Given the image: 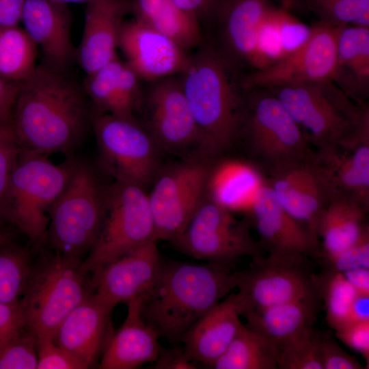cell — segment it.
<instances>
[{
	"instance_id": "obj_32",
	"label": "cell",
	"mask_w": 369,
	"mask_h": 369,
	"mask_svg": "<svg viewBox=\"0 0 369 369\" xmlns=\"http://www.w3.org/2000/svg\"><path fill=\"white\" fill-rule=\"evenodd\" d=\"M277 346L245 324L224 353L208 368L278 369Z\"/></svg>"
},
{
	"instance_id": "obj_3",
	"label": "cell",
	"mask_w": 369,
	"mask_h": 369,
	"mask_svg": "<svg viewBox=\"0 0 369 369\" xmlns=\"http://www.w3.org/2000/svg\"><path fill=\"white\" fill-rule=\"evenodd\" d=\"M228 66L216 48L201 47L190 59L180 79L202 139V156L213 161L237 144L243 96L234 86Z\"/></svg>"
},
{
	"instance_id": "obj_49",
	"label": "cell",
	"mask_w": 369,
	"mask_h": 369,
	"mask_svg": "<svg viewBox=\"0 0 369 369\" xmlns=\"http://www.w3.org/2000/svg\"><path fill=\"white\" fill-rule=\"evenodd\" d=\"M155 368L159 369H194L195 366L183 352L181 345L162 348L155 360Z\"/></svg>"
},
{
	"instance_id": "obj_13",
	"label": "cell",
	"mask_w": 369,
	"mask_h": 369,
	"mask_svg": "<svg viewBox=\"0 0 369 369\" xmlns=\"http://www.w3.org/2000/svg\"><path fill=\"white\" fill-rule=\"evenodd\" d=\"M212 161L191 157L160 168L148 194L157 241L172 243L184 231L206 195Z\"/></svg>"
},
{
	"instance_id": "obj_17",
	"label": "cell",
	"mask_w": 369,
	"mask_h": 369,
	"mask_svg": "<svg viewBox=\"0 0 369 369\" xmlns=\"http://www.w3.org/2000/svg\"><path fill=\"white\" fill-rule=\"evenodd\" d=\"M118 48L124 62L148 82L181 74L191 55L173 40L135 18L123 23Z\"/></svg>"
},
{
	"instance_id": "obj_46",
	"label": "cell",
	"mask_w": 369,
	"mask_h": 369,
	"mask_svg": "<svg viewBox=\"0 0 369 369\" xmlns=\"http://www.w3.org/2000/svg\"><path fill=\"white\" fill-rule=\"evenodd\" d=\"M336 338L358 352L369 366V320H351L335 330Z\"/></svg>"
},
{
	"instance_id": "obj_11",
	"label": "cell",
	"mask_w": 369,
	"mask_h": 369,
	"mask_svg": "<svg viewBox=\"0 0 369 369\" xmlns=\"http://www.w3.org/2000/svg\"><path fill=\"white\" fill-rule=\"evenodd\" d=\"M91 126L102 165L115 181L143 187L153 181L161 150L141 122L94 109Z\"/></svg>"
},
{
	"instance_id": "obj_45",
	"label": "cell",
	"mask_w": 369,
	"mask_h": 369,
	"mask_svg": "<svg viewBox=\"0 0 369 369\" xmlns=\"http://www.w3.org/2000/svg\"><path fill=\"white\" fill-rule=\"evenodd\" d=\"M319 352L323 369H363L357 359L346 352L327 332L322 331Z\"/></svg>"
},
{
	"instance_id": "obj_25",
	"label": "cell",
	"mask_w": 369,
	"mask_h": 369,
	"mask_svg": "<svg viewBox=\"0 0 369 369\" xmlns=\"http://www.w3.org/2000/svg\"><path fill=\"white\" fill-rule=\"evenodd\" d=\"M20 22L26 33L41 48L44 62L67 69L74 51L66 4L51 0H25Z\"/></svg>"
},
{
	"instance_id": "obj_31",
	"label": "cell",
	"mask_w": 369,
	"mask_h": 369,
	"mask_svg": "<svg viewBox=\"0 0 369 369\" xmlns=\"http://www.w3.org/2000/svg\"><path fill=\"white\" fill-rule=\"evenodd\" d=\"M133 18L173 40L189 51L200 45V21L172 0H131Z\"/></svg>"
},
{
	"instance_id": "obj_22",
	"label": "cell",
	"mask_w": 369,
	"mask_h": 369,
	"mask_svg": "<svg viewBox=\"0 0 369 369\" xmlns=\"http://www.w3.org/2000/svg\"><path fill=\"white\" fill-rule=\"evenodd\" d=\"M86 4L77 57L87 74L117 56L118 38L124 16L130 11V1L90 0Z\"/></svg>"
},
{
	"instance_id": "obj_4",
	"label": "cell",
	"mask_w": 369,
	"mask_h": 369,
	"mask_svg": "<svg viewBox=\"0 0 369 369\" xmlns=\"http://www.w3.org/2000/svg\"><path fill=\"white\" fill-rule=\"evenodd\" d=\"M265 89L279 100L314 149L351 140L369 128L368 102L356 103L331 80Z\"/></svg>"
},
{
	"instance_id": "obj_44",
	"label": "cell",
	"mask_w": 369,
	"mask_h": 369,
	"mask_svg": "<svg viewBox=\"0 0 369 369\" xmlns=\"http://www.w3.org/2000/svg\"><path fill=\"white\" fill-rule=\"evenodd\" d=\"M21 152L10 124L0 126V213H2L12 172Z\"/></svg>"
},
{
	"instance_id": "obj_15",
	"label": "cell",
	"mask_w": 369,
	"mask_h": 369,
	"mask_svg": "<svg viewBox=\"0 0 369 369\" xmlns=\"http://www.w3.org/2000/svg\"><path fill=\"white\" fill-rule=\"evenodd\" d=\"M340 27L318 21L302 47L273 66L246 75L243 87L246 90L331 80Z\"/></svg>"
},
{
	"instance_id": "obj_36",
	"label": "cell",
	"mask_w": 369,
	"mask_h": 369,
	"mask_svg": "<svg viewBox=\"0 0 369 369\" xmlns=\"http://www.w3.org/2000/svg\"><path fill=\"white\" fill-rule=\"evenodd\" d=\"M321 331L314 326L277 345L278 369H323L319 352Z\"/></svg>"
},
{
	"instance_id": "obj_56",
	"label": "cell",
	"mask_w": 369,
	"mask_h": 369,
	"mask_svg": "<svg viewBox=\"0 0 369 369\" xmlns=\"http://www.w3.org/2000/svg\"><path fill=\"white\" fill-rule=\"evenodd\" d=\"M280 1H285L286 0H280Z\"/></svg>"
},
{
	"instance_id": "obj_47",
	"label": "cell",
	"mask_w": 369,
	"mask_h": 369,
	"mask_svg": "<svg viewBox=\"0 0 369 369\" xmlns=\"http://www.w3.org/2000/svg\"><path fill=\"white\" fill-rule=\"evenodd\" d=\"M24 328L19 302L16 304L0 303V343Z\"/></svg>"
},
{
	"instance_id": "obj_43",
	"label": "cell",
	"mask_w": 369,
	"mask_h": 369,
	"mask_svg": "<svg viewBox=\"0 0 369 369\" xmlns=\"http://www.w3.org/2000/svg\"><path fill=\"white\" fill-rule=\"evenodd\" d=\"M36 369H85L88 367L54 339L36 340Z\"/></svg>"
},
{
	"instance_id": "obj_26",
	"label": "cell",
	"mask_w": 369,
	"mask_h": 369,
	"mask_svg": "<svg viewBox=\"0 0 369 369\" xmlns=\"http://www.w3.org/2000/svg\"><path fill=\"white\" fill-rule=\"evenodd\" d=\"M234 292L202 316L184 333L180 345L193 362L210 366L226 350L243 326Z\"/></svg>"
},
{
	"instance_id": "obj_51",
	"label": "cell",
	"mask_w": 369,
	"mask_h": 369,
	"mask_svg": "<svg viewBox=\"0 0 369 369\" xmlns=\"http://www.w3.org/2000/svg\"><path fill=\"white\" fill-rule=\"evenodd\" d=\"M25 0H0V29L18 25Z\"/></svg>"
},
{
	"instance_id": "obj_29",
	"label": "cell",
	"mask_w": 369,
	"mask_h": 369,
	"mask_svg": "<svg viewBox=\"0 0 369 369\" xmlns=\"http://www.w3.org/2000/svg\"><path fill=\"white\" fill-rule=\"evenodd\" d=\"M321 299L290 301L239 313L245 325L277 346L314 326Z\"/></svg>"
},
{
	"instance_id": "obj_12",
	"label": "cell",
	"mask_w": 369,
	"mask_h": 369,
	"mask_svg": "<svg viewBox=\"0 0 369 369\" xmlns=\"http://www.w3.org/2000/svg\"><path fill=\"white\" fill-rule=\"evenodd\" d=\"M249 217L238 220L232 211L204 199L182 234L172 243L180 252L209 263L234 266L241 258L262 254L250 234Z\"/></svg>"
},
{
	"instance_id": "obj_24",
	"label": "cell",
	"mask_w": 369,
	"mask_h": 369,
	"mask_svg": "<svg viewBox=\"0 0 369 369\" xmlns=\"http://www.w3.org/2000/svg\"><path fill=\"white\" fill-rule=\"evenodd\" d=\"M113 309L90 293L60 323L55 341L89 368L110 336L109 318Z\"/></svg>"
},
{
	"instance_id": "obj_21",
	"label": "cell",
	"mask_w": 369,
	"mask_h": 369,
	"mask_svg": "<svg viewBox=\"0 0 369 369\" xmlns=\"http://www.w3.org/2000/svg\"><path fill=\"white\" fill-rule=\"evenodd\" d=\"M274 5L270 0H221L212 18L217 25L216 48L232 70L248 64L259 27Z\"/></svg>"
},
{
	"instance_id": "obj_23",
	"label": "cell",
	"mask_w": 369,
	"mask_h": 369,
	"mask_svg": "<svg viewBox=\"0 0 369 369\" xmlns=\"http://www.w3.org/2000/svg\"><path fill=\"white\" fill-rule=\"evenodd\" d=\"M143 296L127 303L126 318L120 328L109 336L99 368L132 369L157 359L163 348L159 334L142 316Z\"/></svg>"
},
{
	"instance_id": "obj_28",
	"label": "cell",
	"mask_w": 369,
	"mask_h": 369,
	"mask_svg": "<svg viewBox=\"0 0 369 369\" xmlns=\"http://www.w3.org/2000/svg\"><path fill=\"white\" fill-rule=\"evenodd\" d=\"M331 81L359 105L369 96V27L340 28Z\"/></svg>"
},
{
	"instance_id": "obj_54",
	"label": "cell",
	"mask_w": 369,
	"mask_h": 369,
	"mask_svg": "<svg viewBox=\"0 0 369 369\" xmlns=\"http://www.w3.org/2000/svg\"><path fill=\"white\" fill-rule=\"evenodd\" d=\"M9 234L0 228V247L6 245L9 242Z\"/></svg>"
},
{
	"instance_id": "obj_53",
	"label": "cell",
	"mask_w": 369,
	"mask_h": 369,
	"mask_svg": "<svg viewBox=\"0 0 369 369\" xmlns=\"http://www.w3.org/2000/svg\"><path fill=\"white\" fill-rule=\"evenodd\" d=\"M351 320H369V294L355 293L351 305Z\"/></svg>"
},
{
	"instance_id": "obj_8",
	"label": "cell",
	"mask_w": 369,
	"mask_h": 369,
	"mask_svg": "<svg viewBox=\"0 0 369 369\" xmlns=\"http://www.w3.org/2000/svg\"><path fill=\"white\" fill-rule=\"evenodd\" d=\"M105 197L92 169L72 162L68 180L49 213L46 236L57 254L81 258L90 251L101 227Z\"/></svg>"
},
{
	"instance_id": "obj_34",
	"label": "cell",
	"mask_w": 369,
	"mask_h": 369,
	"mask_svg": "<svg viewBox=\"0 0 369 369\" xmlns=\"http://www.w3.org/2000/svg\"><path fill=\"white\" fill-rule=\"evenodd\" d=\"M38 46L18 25L0 31V76L18 83L33 72Z\"/></svg>"
},
{
	"instance_id": "obj_41",
	"label": "cell",
	"mask_w": 369,
	"mask_h": 369,
	"mask_svg": "<svg viewBox=\"0 0 369 369\" xmlns=\"http://www.w3.org/2000/svg\"><path fill=\"white\" fill-rule=\"evenodd\" d=\"M315 262L323 271L334 273L369 268V230L351 246L333 254L320 255Z\"/></svg>"
},
{
	"instance_id": "obj_52",
	"label": "cell",
	"mask_w": 369,
	"mask_h": 369,
	"mask_svg": "<svg viewBox=\"0 0 369 369\" xmlns=\"http://www.w3.org/2000/svg\"><path fill=\"white\" fill-rule=\"evenodd\" d=\"M342 273L357 292L369 294V268H359Z\"/></svg>"
},
{
	"instance_id": "obj_16",
	"label": "cell",
	"mask_w": 369,
	"mask_h": 369,
	"mask_svg": "<svg viewBox=\"0 0 369 369\" xmlns=\"http://www.w3.org/2000/svg\"><path fill=\"white\" fill-rule=\"evenodd\" d=\"M247 213L268 254L303 255L314 261L318 258V236L282 207L266 180L255 193Z\"/></svg>"
},
{
	"instance_id": "obj_2",
	"label": "cell",
	"mask_w": 369,
	"mask_h": 369,
	"mask_svg": "<svg viewBox=\"0 0 369 369\" xmlns=\"http://www.w3.org/2000/svg\"><path fill=\"white\" fill-rule=\"evenodd\" d=\"M233 266L161 258L154 282L143 296L141 314L160 338L180 345L187 330L237 286Z\"/></svg>"
},
{
	"instance_id": "obj_48",
	"label": "cell",
	"mask_w": 369,
	"mask_h": 369,
	"mask_svg": "<svg viewBox=\"0 0 369 369\" xmlns=\"http://www.w3.org/2000/svg\"><path fill=\"white\" fill-rule=\"evenodd\" d=\"M20 83L0 76V126L10 124Z\"/></svg>"
},
{
	"instance_id": "obj_30",
	"label": "cell",
	"mask_w": 369,
	"mask_h": 369,
	"mask_svg": "<svg viewBox=\"0 0 369 369\" xmlns=\"http://www.w3.org/2000/svg\"><path fill=\"white\" fill-rule=\"evenodd\" d=\"M368 210V207L352 199L334 196L317 221L319 256L337 253L357 241L369 230L366 221Z\"/></svg>"
},
{
	"instance_id": "obj_37",
	"label": "cell",
	"mask_w": 369,
	"mask_h": 369,
	"mask_svg": "<svg viewBox=\"0 0 369 369\" xmlns=\"http://www.w3.org/2000/svg\"><path fill=\"white\" fill-rule=\"evenodd\" d=\"M0 247V303H18L31 275L27 254L19 249Z\"/></svg>"
},
{
	"instance_id": "obj_5",
	"label": "cell",
	"mask_w": 369,
	"mask_h": 369,
	"mask_svg": "<svg viewBox=\"0 0 369 369\" xmlns=\"http://www.w3.org/2000/svg\"><path fill=\"white\" fill-rule=\"evenodd\" d=\"M236 145L266 177L275 169L307 158L312 150L279 100L265 88L246 90Z\"/></svg>"
},
{
	"instance_id": "obj_35",
	"label": "cell",
	"mask_w": 369,
	"mask_h": 369,
	"mask_svg": "<svg viewBox=\"0 0 369 369\" xmlns=\"http://www.w3.org/2000/svg\"><path fill=\"white\" fill-rule=\"evenodd\" d=\"M317 274L326 320L329 327L336 330L351 320L350 309L356 291L342 273L322 270Z\"/></svg>"
},
{
	"instance_id": "obj_50",
	"label": "cell",
	"mask_w": 369,
	"mask_h": 369,
	"mask_svg": "<svg viewBox=\"0 0 369 369\" xmlns=\"http://www.w3.org/2000/svg\"><path fill=\"white\" fill-rule=\"evenodd\" d=\"M180 8L200 20L212 19L221 0H172Z\"/></svg>"
},
{
	"instance_id": "obj_42",
	"label": "cell",
	"mask_w": 369,
	"mask_h": 369,
	"mask_svg": "<svg viewBox=\"0 0 369 369\" xmlns=\"http://www.w3.org/2000/svg\"><path fill=\"white\" fill-rule=\"evenodd\" d=\"M276 17L285 58L308 42L312 32V25L308 26L301 22L284 8L277 7Z\"/></svg>"
},
{
	"instance_id": "obj_33",
	"label": "cell",
	"mask_w": 369,
	"mask_h": 369,
	"mask_svg": "<svg viewBox=\"0 0 369 369\" xmlns=\"http://www.w3.org/2000/svg\"><path fill=\"white\" fill-rule=\"evenodd\" d=\"M123 62L115 57L110 62L86 74L83 87L94 109L119 115L135 116V109L120 77Z\"/></svg>"
},
{
	"instance_id": "obj_38",
	"label": "cell",
	"mask_w": 369,
	"mask_h": 369,
	"mask_svg": "<svg viewBox=\"0 0 369 369\" xmlns=\"http://www.w3.org/2000/svg\"><path fill=\"white\" fill-rule=\"evenodd\" d=\"M318 21L335 27H369V0H301Z\"/></svg>"
},
{
	"instance_id": "obj_39",
	"label": "cell",
	"mask_w": 369,
	"mask_h": 369,
	"mask_svg": "<svg viewBox=\"0 0 369 369\" xmlns=\"http://www.w3.org/2000/svg\"><path fill=\"white\" fill-rule=\"evenodd\" d=\"M277 9L273 6L259 27L248 64L254 70L267 68L284 59L277 25Z\"/></svg>"
},
{
	"instance_id": "obj_9",
	"label": "cell",
	"mask_w": 369,
	"mask_h": 369,
	"mask_svg": "<svg viewBox=\"0 0 369 369\" xmlns=\"http://www.w3.org/2000/svg\"><path fill=\"white\" fill-rule=\"evenodd\" d=\"M314 262L299 254L251 257L247 268L237 271L234 297L238 314L290 301L321 299Z\"/></svg>"
},
{
	"instance_id": "obj_19",
	"label": "cell",
	"mask_w": 369,
	"mask_h": 369,
	"mask_svg": "<svg viewBox=\"0 0 369 369\" xmlns=\"http://www.w3.org/2000/svg\"><path fill=\"white\" fill-rule=\"evenodd\" d=\"M151 241L94 270V294L113 308L144 295L156 279L161 257Z\"/></svg>"
},
{
	"instance_id": "obj_20",
	"label": "cell",
	"mask_w": 369,
	"mask_h": 369,
	"mask_svg": "<svg viewBox=\"0 0 369 369\" xmlns=\"http://www.w3.org/2000/svg\"><path fill=\"white\" fill-rule=\"evenodd\" d=\"M310 157L334 196L346 197L369 208V134L312 149Z\"/></svg>"
},
{
	"instance_id": "obj_55",
	"label": "cell",
	"mask_w": 369,
	"mask_h": 369,
	"mask_svg": "<svg viewBox=\"0 0 369 369\" xmlns=\"http://www.w3.org/2000/svg\"><path fill=\"white\" fill-rule=\"evenodd\" d=\"M51 1H53L63 3V4H66L69 3H83V2L87 3L90 0H51Z\"/></svg>"
},
{
	"instance_id": "obj_6",
	"label": "cell",
	"mask_w": 369,
	"mask_h": 369,
	"mask_svg": "<svg viewBox=\"0 0 369 369\" xmlns=\"http://www.w3.org/2000/svg\"><path fill=\"white\" fill-rule=\"evenodd\" d=\"M81 258L56 254L31 273L19 301L25 328L36 340L54 339L64 318L89 294Z\"/></svg>"
},
{
	"instance_id": "obj_7",
	"label": "cell",
	"mask_w": 369,
	"mask_h": 369,
	"mask_svg": "<svg viewBox=\"0 0 369 369\" xmlns=\"http://www.w3.org/2000/svg\"><path fill=\"white\" fill-rule=\"evenodd\" d=\"M46 155L23 151L12 172L2 213L31 241L47 234L49 210L64 189L72 162L56 164Z\"/></svg>"
},
{
	"instance_id": "obj_14",
	"label": "cell",
	"mask_w": 369,
	"mask_h": 369,
	"mask_svg": "<svg viewBox=\"0 0 369 369\" xmlns=\"http://www.w3.org/2000/svg\"><path fill=\"white\" fill-rule=\"evenodd\" d=\"M140 108L144 126L160 150L202 156V139L179 78L167 77L152 82Z\"/></svg>"
},
{
	"instance_id": "obj_40",
	"label": "cell",
	"mask_w": 369,
	"mask_h": 369,
	"mask_svg": "<svg viewBox=\"0 0 369 369\" xmlns=\"http://www.w3.org/2000/svg\"><path fill=\"white\" fill-rule=\"evenodd\" d=\"M35 336L25 328L0 343V369H36Z\"/></svg>"
},
{
	"instance_id": "obj_10",
	"label": "cell",
	"mask_w": 369,
	"mask_h": 369,
	"mask_svg": "<svg viewBox=\"0 0 369 369\" xmlns=\"http://www.w3.org/2000/svg\"><path fill=\"white\" fill-rule=\"evenodd\" d=\"M151 241L157 240L144 187L115 181L105 191L101 227L83 268L93 271Z\"/></svg>"
},
{
	"instance_id": "obj_1",
	"label": "cell",
	"mask_w": 369,
	"mask_h": 369,
	"mask_svg": "<svg viewBox=\"0 0 369 369\" xmlns=\"http://www.w3.org/2000/svg\"><path fill=\"white\" fill-rule=\"evenodd\" d=\"M87 98L67 69L38 64L20 83L10 122L21 150L46 155L74 149L91 124Z\"/></svg>"
},
{
	"instance_id": "obj_18",
	"label": "cell",
	"mask_w": 369,
	"mask_h": 369,
	"mask_svg": "<svg viewBox=\"0 0 369 369\" xmlns=\"http://www.w3.org/2000/svg\"><path fill=\"white\" fill-rule=\"evenodd\" d=\"M311 152L304 159L275 169L266 181L282 207L316 234L318 217L334 195L312 161Z\"/></svg>"
},
{
	"instance_id": "obj_27",
	"label": "cell",
	"mask_w": 369,
	"mask_h": 369,
	"mask_svg": "<svg viewBox=\"0 0 369 369\" xmlns=\"http://www.w3.org/2000/svg\"><path fill=\"white\" fill-rule=\"evenodd\" d=\"M266 177L245 158L221 156L211 162L207 194L231 211L248 212L253 197Z\"/></svg>"
}]
</instances>
